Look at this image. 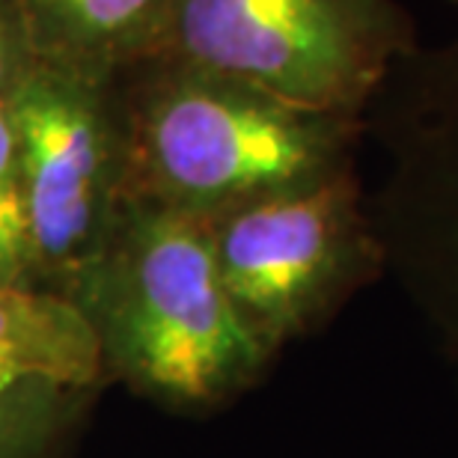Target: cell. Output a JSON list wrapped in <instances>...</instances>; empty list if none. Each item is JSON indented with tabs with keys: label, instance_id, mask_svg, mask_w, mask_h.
Returning <instances> with one entry per match:
<instances>
[{
	"label": "cell",
	"instance_id": "cell-10",
	"mask_svg": "<svg viewBox=\"0 0 458 458\" xmlns=\"http://www.w3.org/2000/svg\"><path fill=\"white\" fill-rule=\"evenodd\" d=\"M39 63L33 33L18 0H0V102H6Z\"/></svg>",
	"mask_w": 458,
	"mask_h": 458
},
{
	"label": "cell",
	"instance_id": "cell-2",
	"mask_svg": "<svg viewBox=\"0 0 458 458\" xmlns=\"http://www.w3.org/2000/svg\"><path fill=\"white\" fill-rule=\"evenodd\" d=\"M131 194L212 217L352 170L360 116L301 107L221 72L149 54L119 72Z\"/></svg>",
	"mask_w": 458,
	"mask_h": 458
},
{
	"label": "cell",
	"instance_id": "cell-3",
	"mask_svg": "<svg viewBox=\"0 0 458 458\" xmlns=\"http://www.w3.org/2000/svg\"><path fill=\"white\" fill-rule=\"evenodd\" d=\"M414 24L393 0H170L152 54L247 81L283 102L360 116Z\"/></svg>",
	"mask_w": 458,
	"mask_h": 458
},
{
	"label": "cell",
	"instance_id": "cell-4",
	"mask_svg": "<svg viewBox=\"0 0 458 458\" xmlns=\"http://www.w3.org/2000/svg\"><path fill=\"white\" fill-rule=\"evenodd\" d=\"M6 111L30 206L36 286L69 298L131 194L119 72L39 60Z\"/></svg>",
	"mask_w": 458,
	"mask_h": 458
},
{
	"label": "cell",
	"instance_id": "cell-6",
	"mask_svg": "<svg viewBox=\"0 0 458 458\" xmlns=\"http://www.w3.org/2000/svg\"><path fill=\"white\" fill-rule=\"evenodd\" d=\"M24 384L111 387L78 304L36 286L0 289V393Z\"/></svg>",
	"mask_w": 458,
	"mask_h": 458
},
{
	"label": "cell",
	"instance_id": "cell-7",
	"mask_svg": "<svg viewBox=\"0 0 458 458\" xmlns=\"http://www.w3.org/2000/svg\"><path fill=\"white\" fill-rule=\"evenodd\" d=\"M39 60L123 72L149 57L170 0H18Z\"/></svg>",
	"mask_w": 458,
	"mask_h": 458
},
{
	"label": "cell",
	"instance_id": "cell-9",
	"mask_svg": "<svg viewBox=\"0 0 458 458\" xmlns=\"http://www.w3.org/2000/svg\"><path fill=\"white\" fill-rule=\"evenodd\" d=\"M13 286H36L33 233L13 119L0 102V289Z\"/></svg>",
	"mask_w": 458,
	"mask_h": 458
},
{
	"label": "cell",
	"instance_id": "cell-8",
	"mask_svg": "<svg viewBox=\"0 0 458 458\" xmlns=\"http://www.w3.org/2000/svg\"><path fill=\"white\" fill-rule=\"evenodd\" d=\"M98 393L63 384L0 393V458H69Z\"/></svg>",
	"mask_w": 458,
	"mask_h": 458
},
{
	"label": "cell",
	"instance_id": "cell-1",
	"mask_svg": "<svg viewBox=\"0 0 458 458\" xmlns=\"http://www.w3.org/2000/svg\"><path fill=\"white\" fill-rule=\"evenodd\" d=\"M69 301L93 327L107 384L170 414H212L259 384L274 354L217 271L206 217L128 194Z\"/></svg>",
	"mask_w": 458,
	"mask_h": 458
},
{
	"label": "cell",
	"instance_id": "cell-5",
	"mask_svg": "<svg viewBox=\"0 0 458 458\" xmlns=\"http://www.w3.org/2000/svg\"><path fill=\"white\" fill-rule=\"evenodd\" d=\"M224 289L274 357L318 331L384 268L354 167L208 221Z\"/></svg>",
	"mask_w": 458,
	"mask_h": 458
}]
</instances>
